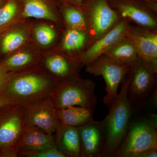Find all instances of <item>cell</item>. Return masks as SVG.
Here are the masks:
<instances>
[{"mask_svg":"<svg viewBox=\"0 0 157 157\" xmlns=\"http://www.w3.org/2000/svg\"><path fill=\"white\" fill-rule=\"evenodd\" d=\"M61 82L41 70L9 73L8 82L0 95L12 104L28 107L52 99Z\"/></svg>","mask_w":157,"mask_h":157,"instance_id":"6da1fadb","label":"cell"},{"mask_svg":"<svg viewBox=\"0 0 157 157\" xmlns=\"http://www.w3.org/2000/svg\"><path fill=\"white\" fill-rule=\"evenodd\" d=\"M129 79L126 75L121 87L108 114L101 121L106 133V141L101 157H115L126 135L133 113L128 94Z\"/></svg>","mask_w":157,"mask_h":157,"instance_id":"7a4b0ae2","label":"cell"},{"mask_svg":"<svg viewBox=\"0 0 157 157\" xmlns=\"http://www.w3.org/2000/svg\"><path fill=\"white\" fill-rule=\"evenodd\" d=\"M157 148V116L140 117L130 122L115 157H137L147 150Z\"/></svg>","mask_w":157,"mask_h":157,"instance_id":"3957f363","label":"cell"},{"mask_svg":"<svg viewBox=\"0 0 157 157\" xmlns=\"http://www.w3.org/2000/svg\"><path fill=\"white\" fill-rule=\"evenodd\" d=\"M26 124V107L12 104L0 109V157H17V147Z\"/></svg>","mask_w":157,"mask_h":157,"instance_id":"277c9868","label":"cell"},{"mask_svg":"<svg viewBox=\"0 0 157 157\" xmlns=\"http://www.w3.org/2000/svg\"><path fill=\"white\" fill-rule=\"evenodd\" d=\"M95 84L79 76L62 81L52 101L55 109L78 106L94 110L97 104L94 90Z\"/></svg>","mask_w":157,"mask_h":157,"instance_id":"5b68a950","label":"cell"},{"mask_svg":"<svg viewBox=\"0 0 157 157\" xmlns=\"http://www.w3.org/2000/svg\"><path fill=\"white\" fill-rule=\"evenodd\" d=\"M126 75L128 97L132 106L141 104L156 90L157 66L139 58L130 66Z\"/></svg>","mask_w":157,"mask_h":157,"instance_id":"8992f818","label":"cell"},{"mask_svg":"<svg viewBox=\"0 0 157 157\" xmlns=\"http://www.w3.org/2000/svg\"><path fill=\"white\" fill-rule=\"evenodd\" d=\"M88 73L101 76L105 81L106 95L103 99L108 108L117 98L120 85L128 72L130 67L121 64L106 55H102L86 66Z\"/></svg>","mask_w":157,"mask_h":157,"instance_id":"52a82bcc","label":"cell"},{"mask_svg":"<svg viewBox=\"0 0 157 157\" xmlns=\"http://www.w3.org/2000/svg\"><path fill=\"white\" fill-rule=\"evenodd\" d=\"M82 12L87 21L90 46L121 19L109 6L108 0H86Z\"/></svg>","mask_w":157,"mask_h":157,"instance_id":"ba28073f","label":"cell"},{"mask_svg":"<svg viewBox=\"0 0 157 157\" xmlns=\"http://www.w3.org/2000/svg\"><path fill=\"white\" fill-rule=\"evenodd\" d=\"M109 6L121 18L137 26L157 31V14L137 0H108Z\"/></svg>","mask_w":157,"mask_h":157,"instance_id":"9c48e42d","label":"cell"},{"mask_svg":"<svg viewBox=\"0 0 157 157\" xmlns=\"http://www.w3.org/2000/svg\"><path fill=\"white\" fill-rule=\"evenodd\" d=\"M131 25L128 20L121 18L112 28L75 58L82 67L91 63L98 57L104 54L119 40L124 37Z\"/></svg>","mask_w":157,"mask_h":157,"instance_id":"30bf717a","label":"cell"},{"mask_svg":"<svg viewBox=\"0 0 157 157\" xmlns=\"http://www.w3.org/2000/svg\"><path fill=\"white\" fill-rule=\"evenodd\" d=\"M124 37L135 46L140 58L157 66V31L131 25Z\"/></svg>","mask_w":157,"mask_h":157,"instance_id":"8fae6325","label":"cell"},{"mask_svg":"<svg viewBox=\"0 0 157 157\" xmlns=\"http://www.w3.org/2000/svg\"><path fill=\"white\" fill-rule=\"evenodd\" d=\"M81 147V157H101L106 133L101 121L93 120L78 127Z\"/></svg>","mask_w":157,"mask_h":157,"instance_id":"7c38bea8","label":"cell"},{"mask_svg":"<svg viewBox=\"0 0 157 157\" xmlns=\"http://www.w3.org/2000/svg\"><path fill=\"white\" fill-rule=\"evenodd\" d=\"M26 107V123L42 129L48 135H54L61 124L52 99Z\"/></svg>","mask_w":157,"mask_h":157,"instance_id":"4fadbf2b","label":"cell"},{"mask_svg":"<svg viewBox=\"0 0 157 157\" xmlns=\"http://www.w3.org/2000/svg\"><path fill=\"white\" fill-rule=\"evenodd\" d=\"M56 146L54 135H48L42 129L26 123L18 143L17 157Z\"/></svg>","mask_w":157,"mask_h":157,"instance_id":"5bb4252c","label":"cell"},{"mask_svg":"<svg viewBox=\"0 0 157 157\" xmlns=\"http://www.w3.org/2000/svg\"><path fill=\"white\" fill-rule=\"evenodd\" d=\"M44 66L49 74L61 81L79 76L83 67L75 58L63 53L47 57Z\"/></svg>","mask_w":157,"mask_h":157,"instance_id":"9a60e30c","label":"cell"},{"mask_svg":"<svg viewBox=\"0 0 157 157\" xmlns=\"http://www.w3.org/2000/svg\"><path fill=\"white\" fill-rule=\"evenodd\" d=\"M56 145L65 157H81L78 127L60 125L54 134Z\"/></svg>","mask_w":157,"mask_h":157,"instance_id":"2e32d148","label":"cell"},{"mask_svg":"<svg viewBox=\"0 0 157 157\" xmlns=\"http://www.w3.org/2000/svg\"><path fill=\"white\" fill-rule=\"evenodd\" d=\"M90 41V38L88 31L67 28L61 43L62 53L75 58L89 47Z\"/></svg>","mask_w":157,"mask_h":157,"instance_id":"e0dca14e","label":"cell"},{"mask_svg":"<svg viewBox=\"0 0 157 157\" xmlns=\"http://www.w3.org/2000/svg\"><path fill=\"white\" fill-rule=\"evenodd\" d=\"M93 111L84 107L71 106L56 109V114L61 125L78 127L94 120Z\"/></svg>","mask_w":157,"mask_h":157,"instance_id":"ac0fdd59","label":"cell"},{"mask_svg":"<svg viewBox=\"0 0 157 157\" xmlns=\"http://www.w3.org/2000/svg\"><path fill=\"white\" fill-rule=\"evenodd\" d=\"M104 55L119 63L128 67L139 58L135 46L125 37L119 40Z\"/></svg>","mask_w":157,"mask_h":157,"instance_id":"d6986e66","label":"cell"},{"mask_svg":"<svg viewBox=\"0 0 157 157\" xmlns=\"http://www.w3.org/2000/svg\"><path fill=\"white\" fill-rule=\"evenodd\" d=\"M61 12L68 28L88 31L86 17L84 13L76 6L67 2L59 4Z\"/></svg>","mask_w":157,"mask_h":157,"instance_id":"ffe728a7","label":"cell"},{"mask_svg":"<svg viewBox=\"0 0 157 157\" xmlns=\"http://www.w3.org/2000/svg\"><path fill=\"white\" fill-rule=\"evenodd\" d=\"M36 61L34 55L27 51L12 54L1 63L9 73L18 72L29 67Z\"/></svg>","mask_w":157,"mask_h":157,"instance_id":"44dd1931","label":"cell"},{"mask_svg":"<svg viewBox=\"0 0 157 157\" xmlns=\"http://www.w3.org/2000/svg\"><path fill=\"white\" fill-rule=\"evenodd\" d=\"M27 35L24 31L12 30L2 36L0 42V50L3 54L11 53L20 48L25 42Z\"/></svg>","mask_w":157,"mask_h":157,"instance_id":"7402d4cb","label":"cell"},{"mask_svg":"<svg viewBox=\"0 0 157 157\" xmlns=\"http://www.w3.org/2000/svg\"><path fill=\"white\" fill-rule=\"evenodd\" d=\"M21 7L20 0H6L0 6V31L13 20Z\"/></svg>","mask_w":157,"mask_h":157,"instance_id":"603a6c76","label":"cell"},{"mask_svg":"<svg viewBox=\"0 0 157 157\" xmlns=\"http://www.w3.org/2000/svg\"><path fill=\"white\" fill-rule=\"evenodd\" d=\"M34 36L36 41L39 45L46 46L54 42L57 37V33L51 26L47 25L40 24L35 28Z\"/></svg>","mask_w":157,"mask_h":157,"instance_id":"cb8c5ba5","label":"cell"},{"mask_svg":"<svg viewBox=\"0 0 157 157\" xmlns=\"http://www.w3.org/2000/svg\"><path fill=\"white\" fill-rule=\"evenodd\" d=\"M21 157H65L56 146L27 153Z\"/></svg>","mask_w":157,"mask_h":157,"instance_id":"d4e9b609","label":"cell"},{"mask_svg":"<svg viewBox=\"0 0 157 157\" xmlns=\"http://www.w3.org/2000/svg\"><path fill=\"white\" fill-rule=\"evenodd\" d=\"M9 76V72L0 63V94L2 92L3 90L6 87Z\"/></svg>","mask_w":157,"mask_h":157,"instance_id":"484cf974","label":"cell"},{"mask_svg":"<svg viewBox=\"0 0 157 157\" xmlns=\"http://www.w3.org/2000/svg\"><path fill=\"white\" fill-rule=\"evenodd\" d=\"M142 5L157 14V0H137Z\"/></svg>","mask_w":157,"mask_h":157,"instance_id":"4316f807","label":"cell"},{"mask_svg":"<svg viewBox=\"0 0 157 157\" xmlns=\"http://www.w3.org/2000/svg\"><path fill=\"white\" fill-rule=\"evenodd\" d=\"M156 157L157 148H152L147 150L140 154L137 157Z\"/></svg>","mask_w":157,"mask_h":157,"instance_id":"83f0119b","label":"cell"},{"mask_svg":"<svg viewBox=\"0 0 157 157\" xmlns=\"http://www.w3.org/2000/svg\"><path fill=\"white\" fill-rule=\"evenodd\" d=\"M66 1L76 6L82 11L83 6L86 0H66Z\"/></svg>","mask_w":157,"mask_h":157,"instance_id":"f1b7e54d","label":"cell"},{"mask_svg":"<svg viewBox=\"0 0 157 157\" xmlns=\"http://www.w3.org/2000/svg\"><path fill=\"white\" fill-rule=\"evenodd\" d=\"M12 104V103H11L10 101H9L8 99H6V98L0 95V109L2 107L6 106V105Z\"/></svg>","mask_w":157,"mask_h":157,"instance_id":"f546056e","label":"cell"},{"mask_svg":"<svg viewBox=\"0 0 157 157\" xmlns=\"http://www.w3.org/2000/svg\"><path fill=\"white\" fill-rule=\"evenodd\" d=\"M57 2L59 3H60L62 2H66V0H55Z\"/></svg>","mask_w":157,"mask_h":157,"instance_id":"4dcf8cb0","label":"cell"},{"mask_svg":"<svg viewBox=\"0 0 157 157\" xmlns=\"http://www.w3.org/2000/svg\"><path fill=\"white\" fill-rule=\"evenodd\" d=\"M6 0H0V6L3 4V2H4Z\"/></svg>","mask_w":157,"mask_h":157,"instance_id":"1f68e13d","label":"cell"}]
</instances>
